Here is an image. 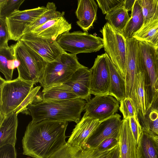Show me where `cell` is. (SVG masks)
<instances>
[{
    "label": "cell",
    "instance_id": "cell-1",
    "mask_svg": "<svg viewBox=\"0 0 158 158\" xmlns=\"http://www.w3.org/2000/svg\"><path fill=\"white\" fill-rule=\"evenodd\" d=\"M66 121L46 120L27 127L22 139L23 154L34 158H49L67 143Z\"/></svg>",
    "mask_w": 158,
    "mask_h": 158
},
{
    "label": "cell",
    "instance_id": "cell-2",
    "mask_svg": "<svg viewBox=\"0 0 158 158\" xmlns=\"http://www.w3.org/2000/svg\"><path fill=\"white\" fill-rule=\"evenodd\" d=\"M0 117L12 113L28 114V107L37 97L41 86L19 78L7 81L0 77Z\"/></svg>",
    "mask_w": 158,
    "mask_h": 158
},
{
    "label": "cell",
    "instance_id": "cell-3",
    "mask_svg": "<svg viewBox=\"0 0 158 158\" xmlns=\"http://www.w3.org/2000/svg\"><path fill=\"white\" fill-rule=\"evenodd\" d=\"M86 101L80 98L59 101H45L38 95L28 107V114L32 122L49 120L73 122L81 120V114L85 110Z\"/></svg>",
    "mask_w": 158,
    "mask_h": 158
},
{
    "label": "cell",
    "instance_id": "cell-4",
    "mask_svg": "<svg viewBox=\"0 0 158 158\" xmlns=\"http://www.w3.org/2000/svg\"><path fill=\"white\" fill-rule=\"evenodd\" d=\"M19 65L18 77L34 85L41 81L48 63L20 40L12 45Z\"/></svg>",
    "mask_w": 158,
    "mask_h": 158
},
{
    "label": "cell",
    "instance_id": "cell-5",
    "mask_svg": "<svg viewBox=\"0 0 158 158\" xmlns=\"http://www.w3.org/2000/svg\"><path fill=\"white\" fill-rule=\"evenodd\" d=\"M84 66L79 62L76 55L66 52L58 59L48 63L40 85L42 91L54 85L69 81L73 74Z\"/></svg>",
    "mask_w": 158,
    "mask_h": 158
},
{
    "label": "cell",
    "instance_id": "cell-6",
    "mask_svg": "<svg viewBox=\"0 0 158 158\" xmlns=\"http://www.w3.org/2000/svg\"><path fill=\"white\" fill-rule=\"evenodd\" d=\"M100 31L103 36L105 53L125 78L127 55L126 39L108 22Z\"/></svg>",
    "mask_w": 158,
    "mask_h": 158
},
{
    "label": "cell",
    "instance_id": "cell-7",
    "mask_svg": "<svg viewBox=\"0 0 158 158\" xmlns=\"http://www.w3.org/2000/svg\"><path fill=\"white\" fill-rule=\"evenodd\" d=\"M57 41L64 50L74 55L95 52L104 47L102 38L80 31L64 33Z\"/></svg>",
    "mask_w": 158,
    "mask_h": 158
},
{
    "label": "cell",
    "instance_id": "cell-8",
    "mask_svg": "<svg viewBox=\"0 0 158 158\" xmlns=\"http://www.w3.org/2000/svg\"><path fill=\"white\" fill-rule=\"evenodd\" d=\"M127 55L125 77L126 98H133L136 78L138 74L145 68L139 41L134 37L126 40Z\"/></svg>",
    "mask_w": 158,
    "mask_h": 158
},
{
    "label": "cell",
    "instance_id": "cell-9",
    "mask_svg": "<svg viewBox=\"0 0 158 158\" xmlns=\"http://www.w3.org/2000/svg\"><path fill=\"white\" fill-rule=\"evenodd\" d=\"M48 10L46 6L17 11L6 18L10 40H20L25 30Z\"/></svg>",
    "mask_w": 158,
    "mask_h": 158
},
{
    "label": "cell",
    "instance_id": "cell-10",
    "mask_svg": "<svg viewBox=\"0 0 158 158\" xmlns=\"http://www.w3.org/2000/svg\"><path fill=\"white\" fill-rule=\"evenodd\" d=\"M119 107L118 102L112 96L95 95L86 102L84 114L101 122L115 114Z\"/></svg>",
    "mask_w": 158,
    "mask_h": 158
},
{
    "label": "cell",
    "instance_id": "cell-11",
    "mask_svg": "<svg viewBox=\"0 0 158 158\" xmlns=\"http://www.w3.org/2000/svg\"><path fill=\"white\" fill-rule=\"evenodd\" d=\"M20 40L48 63L57 60L66 52L61 48L57 40L42 38L31 33L24 34Z\"/></svg>",
    "mask_w": 158,
    "mask_h": 158
},
{
    "label": "cell",
    "instance_id": "cell-12",
    "mask_svg": "<svg viewBox=\"0 0 158 158\" xmlns=\"http://www.w3.org/2000/svg\"><path fill=\"white\" fill-rule=\"evenodd\" d=\"M89 69L91 94L108 95L110 74L106 53L98 55Z\"/></svg>",
    "mask_w": 158,
    "mask_h": 158
},
{
    "label": "cell",
    "instance_id": "cell-13",
    "mask_svg": "<svg viewBox=\"0 0 158 158\" xmlns=\"http://www.w3.org/2000/svg\"><path fill=\"white\" fill-rule=\"evenodd\" d=\"M121 116L116 113L101 123L88 140L86 146L96 148L103 141L110 138L119 140V133L122 123Z\"/></svg>",
    "mask_w": 158,
    "mask_h": 158
},
{
    "label": "cell",
    "instance_id": "cell-14",
    "mask_svg": "<svg viewBox=\"0 0 158 158\" xmlns=\"http://www.w3.org/2000/svg\"><path fill=\"white\" fill-rule=\"evenodd\" d=\"M149 88L151 89L149 78L144 68L136 77L133 99L137 108L139 122L144 118L150 104L151 98Z\"/></svg>",
    "mask_w": 158,
    "mask_h": 158
},
{
    "label": "cell",
    "instance_id": "cell-15",
    "mask_svg": "<svg viewBox=\"0 0 158 158\" xmlns=\"http://www.w3.org/2000/svg\"><path fill=\"white\" fill-rule=\"evenodd\" d=\"M115 147L102 152L96 148L79 146L71 144L67 142L49 158H111Z\"/></svg>",
    "mask_w": 158,
    "mask_h": 158
},
{
    "label": "cell",
    "instance_id": "cell-16",
    "mask_svg": "<svg viewBox=\"0 0 158 158\" xmlns=\"http://www.w3.org/2000/svg\"><path fill=\"white\" fill-rule=\"evenodd\" d=\"M100 123L98 120L84 114L73 129L67 142L79 146H86L88 140Z\"/></svg>",
    "mask_w": 158,
    "mask_h": 158
},
{
    "label": "cell",
    "instance_id": "cell-17",
    "mask_svg": "<svg viewBox=\"0 0 158 158\" xmlns=\"http://www.w3.org/2000/svg\"><path fill=\"white\" fill-rule=\"evenodd\" d=\"M64 15L49 20L29 33L42 38L57 40L58 37L69 32L72 28Z\"/></svg>",
    "mask_w": 158,
    "mask_h": 158
},
{
    "label": "cell",
    "instance_id": "cell-18",
    "mask_svg": "<svg viewBox=\"0 0 158 158\" xmlns=\"http://www.w3.org/2000/svg\"><path fill=\"white\" fill-rule=\"evenodd\" d=\"M90 82L89 69L84 66L76 71L71 78L64 83L69 86L79 98L88 102L91 97Z\"/></svg>",
    "mask_w": 158,
    "mask_h": 158
},
{
    "label": "cell",
    "instance_id": "cell-19",
    "mask_svg": "<svg viewBox=\"0 0 158 158\" xmlns=\"http://www.w3.org/2000/svg\"><path fill=\"white\" fill-rule=\"evenodd\" d=\"M118 144L119 158H137V144L131 128L129 118L122 120Z\"/></svg>",
    "mask_w": 158,
    "mask_h": 158
},
{
    "label": "cell",
    "instance_id": "cell-20",
    "mask_svg": "<svg viewBox=\"0 0 158 158\" xmlns=\"http://www.w3.org/2000/svg\"><path fill=\"white\" fill-rule=\"evenodd\" d=\"M77 5L75 12L78 19L77 23L84 31L87 32L96 19L98 5L94 0H79Z\"/></svg>",
    "mask_w": 158,
    "mask_h": 158
},
{
    "label": "cell",
    "instance_id": "cell-21",
    "mask_svg": "<svg viewBox=\"0 0 158 158\" xmlns=\"http://www.w3.org/2000/svg\"><path fill=\"white\" fill-rule=\"evenodd\" d=\"M110 74L108 95L120 102L126 98V90L124 78L106 53Z\"/></svg>",
    "mask_w": 158,
    "mask_h": 158
},
{
    "label": "cell",
    "instance_id": "cell-22",
    "mask_svg": "<svg viewBox=\"0 0 158 158\" xmlns=\"http://www.w3.org/2000/svg\"><path fill=\"white\" fill-rule=\"evenodd\" d=\"M18 123L15 113L0 117V147L8 144L15 146Z\"/></svg>",
    "mask_w": 158,
    "mask_h": 158
},
{
    "label": "cell",
    "instance_id": "cell-23",
    "mask_svg": "<svg viewBox=\"0 0 158 158\" xmlns=\"http://www.w3.org/2000/svg\"><path fill=\"white\" fill-rule=\"evenodd\" d=\"M139 42L143 65L149 78L152 95L154 94L156 77L154 46L147 42L139 41Z\"/></svg>",
    "mask_w": 158,
    "mask_h": 158
},
{
    "label": "cell",
    "instance_id": "cell-24",
    "mask_svg": "<svg viewBox=\"0 0 158 158\" xmlns=\"http://www.w3.org/2000/svg\"><path fill=\"white\" fill-rule=\"evenodd\" d=\"M142 130L137 148V158H158V142L149 131Z\"/></svg>",
    "mask_w": 158,
    "mask_h": 158
},
{
    "label": "cell",
    "instance_id": "cell-25",
    "mask_svg": "<svg viewBox=\"0 0 158 158\" xmlns=\"http://www.w3.org/2000/svg\"><path fill=\"white\" fill-rule=\"evenodd\" d=\"M19 65L15 57L12 45L0 48V71L7 81L12 80L13 71Z\"/></svg>",
    "mask_w": 158,
    "mask_h": 158
},
{
    "label": "cell",
    "instance_id": "cell-26",
    "mask_svg": "<svg viewBox=\"0 0 158 158\" xmlns=\"http://www.w3.org/2000/svg\"><path fill=\"white\" fill-rule=\"evenodd\" d=\"M42 93L41 99L45 101H59L79 98L70 88L64 83L54 85Z\"/></svg>",
    "mask_w": 158,
    "mask_h": 158
},
{
    "label": "cell",
    "instance_id": "cell-27",
    "mask_svg": "<svg viewBox=\"0 0 158 158\" xmlns=\"http://www.w3.org/2000/svg\"><path fill=\"white\" fill-rule=\"evenodd\" d=\"M131 11L130 19L121 33L126 40L133 38L134 34L141 27L143 24L142 9L138 0H135Z\"/></svg>",
    "mask_w": 158,
    "mask_h": 158
},
{
    "label": "cell",
    "instance_id": "cell-28",
    "mask_svg": "<svg viewBox=\"0 0 158 158\" xmlns=\"http://www.w3.org/2000/svg\"><path fill=\"white\" fill-rule=\"evenodd\" d=\"M123 5L109 12L105 16L107 22L120 33L125 27L130 18Z\"/></svg>",
    "mask_w": 158,
    "mask_h": 158
},
{
    "label": "cell",
    "instance_id": "cell-29",
    "mask_svg": "<svg viewBox=\"0 0 158 158\" xmlns=\"http://www.w3.org/2000/svg\"><path fill=\"white\" fill-rule=\"evenodd\" d=\"M133 37L139 41L147 42L154 46L158 39V18L143 25Z\"/></svg>",
    "mask_w": 158,
    "mask_h": 158
},
{
    "label": "cell",
    "instance_id": "cell-30",
    "mask_svg": "<svg viewBox=\"0 0 158 158\" xmlns=\"http://www.w3.org/2000/svg\"><path fill=\"white\" fill-rule=\"evenodd\" d=\"M46 6L48 8L47 10L25 30L24 35L30 32L48 21L64 15V11L61 12L56 10V6L53 2H48Z\"/></svg>",
    "mask_w": 158,
    "mask_h": 158
},
{
    "label": "cell",
    "instance_id": "cell-31",
    "mask_svg": "<svg viewBox=\"0 0 158 158\" xmlns=\"http://www.w3.org/2000/svg\"><path fill=\"white\" fill-rule=\"evenodd\" d=\"M142 10L143 24L158 18V0H138Z\"/></svg>",
    "mask_w": 158,
    "mask_h": 158
},
{
    "label": "cell",
    "instance_id": "cell-32",
    "mask_svg": "<svg viewBox=\"0 0 158 158\" xmlns=\"http://www.w3.org/2000/svg\"><path fill=\"white\" fill-rule=\"evenodd\" d=\"M24 0H0V18H6L15 11L19 10Z\"/></svg>",
    "mask_w": 158,
    "mask_h": 158
},
{
    "label": "cell",
    "instance_id": "cell-33",
    "mask_svg": "<svg viewBox=\"0 0 158 158\" xmlns=\"http://www.w3.org/2000/svg\"><path fill=\"white\" fill-rule=\"evenodd\" d=\"M119 110L124 119H128L138 114L133 101L130 98H126L120 102Z\"/></svg>",
    "mask_w": 158,
    "mask_h": 158
},
{
    "label": "cell",
    "instance_id": "cell-34",
    "mask_svg": "<svg viewBox=\"0 0 158 158\" xmlns=\"http://www.w3.org/2000/svg\"><path fill=\"white\" fill-rule=\"evenodd\" d=\"M124 0H97L103 14H106L123 4Z\"/></svg>",
    "mask_w": 158,
    "mask_h": 158
},
{
    "label": "cell",
    "instance_id": "cell-35",
    "mask_svg": "<svg viewBox=\"0 0 158 158\" xmlns=\"http://www.w3.org/2000/svg\"><path fill=\"white\" fill-rule=\"evenodd\" d=\"M9 40V34L6 18H0V48L8 46V42Z\"/></svg>",
    "mask_w": 158,
    "mask_h": 158
},
{
    "label": "cell",
    "instance_id": "cell-36",
    "mask_svg": "<svg viewBox=\"0 0 158 158\" xmlns=\"http://www.w3.org/2000/svg\"><path fill=\"white\" fill-rule=\"evenodd\" d=\"M129 121L131 131L138 144L143 131L142 127L138 118V114L129 118Z\"/></svg>",
    "mask_w": 158,
    "mask_h": 158
},
{
    "label": "cell",
    "instance_id": "cell-37",
    "mask_svg": "<svg viewBox=\"0 0 158 158\" xmlns=\"http://www.w3.org/2000/svg\"><path fill=\"white\" fill-rule=\"evenodd\" d=\"M0 158H17L15 146L8 144L0 147Z\"/></svg>",
    "mask_w": 158,
    "mask_h": 158
},
{
    "label": "cell",
    "instance_id": "cell-38",
    "mask_svg": "<svg viewBox=\"0 0 158 158\" xmlns=\"http://www.w3.org/2000/svg\"><path fill=\"white\" fill-rule=\"evenodd\" d=\"M119 140L114 138H110L103 141L96 148L102 152L113 148L118 144Z\"/></svg>",
    "mask_w": 158,
    "mask_h": 158
},
{
    "label": "cell",
    "instance_id": "cell-39",
    "mask_svg": "<svg viewBox=\"0 0 158 158\" xmlns=\"http://www.w3.org/2000/svg\"><path fill=\"white\" fill-rule=\"evenodd\" d=\"M154 48L155 56L156 67V79L154 87V93L158 92V47Z\"/></svg>",
    "mask_w": 158,
    "mask_h": 158
},
{
    "label": "cell",
    "instance_id": "cell-40",
    "mask_svg": "<svg viewBox=\"0 0 158 158\" xmlns=\"http://www.w3.org/2000/svg\"><path fill=\"white\" fill-rule=\"evenodd\" d=\"M135 0H124L123 6L124 8L128 12L131 11Z\"/></svg>",
    "mask_w": 158,
    "mask_h": 158
},
{
    "label": "cell",
    "instance_id": "cell-41",
    "mask_svg": "<svg viewBox=\"0 0 158 158\" xmlns=\"http://www.w3.org/2000/svg\"><path fill=\"white\" fill-rule=\"evenodd\" d=\"M111 158H119V146L118 144L114 148Z\"/></svg>",
    "mask_w": 158,
    "mask_h": 158
},
{
    "label": "cell",
    "instance_id": "cell-42",
    "mask_svg": "<svg viewBox=\"0 0 158 158\" xmlns=\"http://www.w3.org/2000/svg\"><path fill=\"white\" fill-rule=\"evenodd\" d=\"M149 131L150 132V133L153 135V136L155 137V138L156 139V140H157V141L158 142V135L152 132V131H150L148 130V131Z\"/></svg>",
    "mask_w": 158,
    "mask_h": 158
},
{
    "label": "cell",
    "instance_id": "cell-43",
    "mask_svg": "<svg viewBox=\"0 0 158 158\" xmlns=\"http://www.w3.org/2000/svg\"><path fill=\"white\" fill-rule=\"evenodd\" d=\"M154 46L155 47H158V39L157 40L156 43L155 45Z\"/></svg>",
    "mask_w": 158,
    "mask_h": 158
},
{
    "label": "cell",
    "instance_id": "cell-44",
    "mask_svg": "<svg viewBox=\"0 0 158 158\" xmlns=\"http://www.w3.org/2000/svg\"><path fill=\"white\" fill-rule=\"evenodd\" d=\"M27 158H30V157H27Z\"/></svg>",
    "mask_w": 158,
    "mask_h": 158
}]
</instances>
